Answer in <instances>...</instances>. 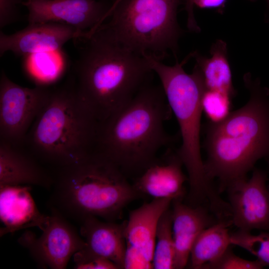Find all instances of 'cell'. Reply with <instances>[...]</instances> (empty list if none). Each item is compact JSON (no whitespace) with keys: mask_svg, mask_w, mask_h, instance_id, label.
<instances>
[{"mask_svg":"<svg viewBox=\"0 0 269 269\" xmlns=\"http://www.w3.org/2000/svg\"><path fill=\"white\" fill-rule=\"evenodd\" d=\"M31 190L29 185L0 186V237L31 227L43 231L47 226L49 216L38 210Z\"/></svg>","mask_w":269,"mask_h":269,"instance_id":"15","label":"cell"},{"mask_svg":"<svg viewBox=\"0 0 269 269\" xmlns=\"http://www.w3.org/2000/svg\"><path fill=\"white\" fill-rule=\"evenodd\" d=\"M25 70L38 86H51L63 75L66 64L60 50L37 53L24 56Z\"/></svg>","mask_w":269,"mask_h":269,"instance_id":"21","label":"cell"},{"mask_svg":"<svg viewBox=\"0 0 269 269\" xmlns=\"http://www.w3.org/2000/svg\"><path fill=\"white\" fill-rule=\"evenodd\" d=\"M54 174L27 149L0 139V186L34 185L51 189Z\"/></svg>","mask_w":269,"mask_h":269,"instance_id":"14","label":"cell"},{"mask_svg":"<svg viewBox=\"0 0 269 269\" xmlns=\"http://www.w3.org/2000/svg\"><path fill=\"white\" fill-rule=\"evenodd\" d=\"M227 1V0H184V3L187 14V27L188 30L196 33L201 31L194 16V5L200 8L222 9Z\"/></svg>","mask_w":269,"mask_h":269,"instance_id":"27","label":"cell"},{"mask_svg":"<svg viewBox=\"0 0 269 269\" xmlns=\"http://www.w3.org/2000/svg\"><path fill=\"white\" fill-rule=\"evenodd\" d=\"M243 80L249 93L247 103L223 120L209 121L204 127V169L211 181L218 180L219 193L247 177L259 160L269 164V89L250 73Z\"/></svg>","mask_w":269,"mask_h":269,"instance_id":"1","label":"cell"},{"mask_svg":"<svg viewBox=\"0 0 269 269\" xmlns=\"http://www.w3.org/2000/svg\"><path fill=\"white\" fill-rule=\"evenodd\" d=\"M124 269H152V265L135 249L127 245Z\"/></svg>","mask_w":269,"mask_h":269,"instance_id":"29","label":"cell"},{"mask_svg":"<svg viewBox=\"0 0 269 269\" xmlns=\"http://www.w3.org/2000/svg\"><path fill=\"white\" fill-rule=\"evenodd\" d=\"M210 52V57L202 55L197 51L192 52L195 65L202 74L206 89L220 91L234 97L236 93L232 82L226 42L217 39L212 44Z\"/></svg>","mask_w":269,"mask_h":269,"instance_id":"19","label":"cell"},{"mask_svg":"<svg viewBox=\"0 0 269 269\" xmlns=\"http://www.w3.org/2000/svg\"><path fill=\"white\" fill-rule=\"evenodd\" d=\"M120 0H115L114 3V5H115V4H116L118 2H119Z\"/></svg>","mask_w":269,"mask_h":269,"instance_id":"31","label":"cell"},{"mask_svg":"<svg viewBox=\"0 0 269 269\" xmlns=\"http://www.w3.org/2000/svg\"><path fill=\"white\" fill-rule=\"evenodd\" d=\"M172 202L168 198L153 199L132 211L125 223L127 245L135 249L151 263L158 222Z\"/></svg>","mask_w":269,"mask_h":269,"instance_id":"17","label":"cell"},{"mask_svg":"<svg viewBox=\"0 0 269 269\" xmlns=\"http://www.w3.org/2000/svg\"><path fill=\"white\" fill-rule=\"evenodd\" d=\"M267 3V7H268V12L267 13V14H266V22L269 23V0H265Z\"/></svg>","mask_w":269,"mask_h":269,"instance_id":"30","label":"cell"},{"mask_svg":"<svg viewBox=\"0 0 269 269\" xmlns=\"http://www.w3.org/2000/svg\"><path fill=\"white\" fill-rule=\"evenodd\" d=\"M172 201V234L174 243V269L184 268L189 261L191 247L201 232L216 223L204 207Z\"/></svg>","mask_w":269,"mask_h":269,"instance_id":"16","label":"cell"},{"mask_svg":"<svg viewBox=\"0 0 269 269\" xmlns=\"http://www.w3.org/2000/svg\"><path fill=\"white\" fill-rule=\"evenodd\" d=\"M144 57L159 78L179 127L182 142L176 150L188 174L189 201L192 205L204 201L216 205L221 197L206 175L201 153V100L206 89L201 71L196 65L190 74L183 68L192 58V53L180 62L176 60L172 66L164 64L151 55L145 54Z\"/></svg>","mask_w":269,"mask_h":269,"instance_id":"6","label":"cell"},{"mask_svg":"<svg viewBox=\"0 0 269 269\" xmlns=\"http://www.w3.org/2000/svg\"><path fill=\"white\" fill-rule=\"evenodd\" d=\"M74 268L77 269H116L117 266L110 261L102 257L88 247L77 252L73 256Z\"/></svg>","mask_w":269,"mask_h":269,"instance_id":"26","label":"cell"},{"mask_svg":"<svg viewBox=\"0 0 269 269\" xmlns=\"http://www.w3.org/2000/svg\"><path fill=\"white\" fill-rule=\"evenodd\" d=\"M53 174L50 209L80 223L89 217L114 221L141 195L118 166L97 152Z\"/></svg>","mask_w":269,"mask_h":269,"instance_id":"5","label":"cell"},{"mask_svg":"<svg viewBox=\"0 0 269 269\" xmlns=\"http://www.w3.org/2000/svg\"><path fill=\"white\" fill-rule=\"evenodd\" d=\"M78 38L82 42L69 76L101 122L128 103L153 71L143 56L99 29Z\"/></svg>","mask_w":269,"mask_h":269,"instance_id":"2","label":"cell"},{"mask_svg":"<svg viewBox=\"0 0 269 269\" xmlns=\"http://www.w3.org/2000/svg\"><path fill=\"white\" fill-rule=\"evenodd\" d=\"M250 178L232 183L226 189L231 209V220L238 230L269 231V189L268 175L254 168Z\"/></svg>","mask_w":269,"mask_h":269,"instance_id":"11","label":"cell"},{"mask_svg":"<svg viewBox=\"0 0 269 269\" xmlns=\"http://www.w3.org/2000/svg\"><path fill=\"white\" fill-rule=\"evenodd\" d=\"M174 147H167L160 158L156 157L140 172L133 185L140 195L172 201L183 199L184 184L188 178L182 170L183 163Z\"/></svg>","mask_w":269,"mask_h":269,"instance_id":"13","label":"cell"},{"mask_svg":"<svg viewBox=\"0 0 269 269\" xmlns=\"http://www.w3.org/2000/svg\"><path fill=\"white\" fill-rule=\"evenodd\" d=\"M99 126L69 76L62 84L53 86L22 146L43 165L55 170L96 151Z\"/></svg>","mask_w":269,"mask_h":269,"instance_id":"4","label":"cell"},{"mask_svg":"<svg viewBox=\"0 0 269 269\" xmlns=\"http://www.w3.org/2000/svg\"><path fill=\"white\" fill-rule=\"evenodd\" d=\"M268 187H269V186Z\"/></svg>","mask_w":269,"mask_h":269,"instance_id":"32","label":"cell"},{"mask_svg":"<svg viewBox=\"0 0 269 269\" xmlns=\"http://www.w3.org/2000/svg\"><path fill=\"white\" fill-rule=\"evenodd\" d=\"M232 98L226 93L205 89L201 104L203 112L209 121L216 123L224 119L231 112Z\"/></svg>","mask_w":269,"mask_h":269,"instance_id":"24","label":"cell"},{"mask_svg":"<svg viewBox=\"0 0 269 269\" xmlns=\"http://www.w3.org/2000/svg\"><path fill=\"white\" fill-rule=\"evenodd\" d=\"M172 114L163 89L146 83L125 106L100 122L96 152L125 174L140 173L175 137L165 130Z\"/></svg>","mask_w":269,"mask_h":269,"instance_id":"3","label":"cell"},{"mask_svg":"<svg viewBox=\"0 0 269 269\" xmlns=\"http://www.w3.org/2000/svg\"><path fill=\"white\" fill-rule=\"evenodd\" d=\"M80 233L87 247L97 255L124 269L127 248L125 223L103 222L95 217H89L81 223Z\"/></svg>","mask_w":269,"mask_h":269,"instance_id":"18","label":"cell"},{"mask_svg":"<svg viewBox=\"0 0 269 269\" xmlns=\"http://www.w3.org/2000/svg\"><path fill=\"white\" fill-rule=\"evenodd\" d=\"M266 266L259 260L249 261L236 255L230 247L216 261L205 265L203 269H260Z\"/></svg>","mask_w":269,"mask_h":269,"instance_id":"25","label":"cell"},{"mask_svg":"<svg viewBox=\"0 0 269 269\" xmlns=\"http://www.w3.org/2000/svg\"><path fill=\"white\" fill-rule=\"evenodd\" d=\"M18 0H0V27L1 28L17 20L16 4Z\"/></svg>","mask_w":269,"mask_h":269,"instance_id":"28","label":"cell"},{"mask_svg":"<svg viewBox=\"0 0 269 269\" xmlns=\"http://www.w3.org/2000/svg\"><path fill=\"white\" fill-rule=\"evenodd\" d=\"M231 220H220L203 230L191 247L189 255L191 269L203 267L218 260L232 245L229 227Z\"/></svg>","mask_w":269,"mask_h":269,"instance_id":"20","label":"cell"},{"mask_svg":"<svg viewBox=\"0 0 269 269\" xmlns=\"http://www.w3.org/2000/svg\"><path fill=\"white\" fill-rule=\"evenodd\" d=\"M53 86L27 88L11 81L3 70L0 78V139L22 146L36 117L46 103Z\"/></svg>","mask_w":269,"mask_h":269,"instance_id":"8","label":"cell"},{"mask_svg":"<svg viewBox=\"0 0 269 269\" xmlns=\"http://www.w3.org/2000/svg\"><path fill=\"white\" fill-rule=\"evenodd\" d=\"M184 1L120 0L111 8L108 21L97 29L142 56L150 54L162 60L170 51L177 60L178 42L184 31L177 14Z\"/></svg>","mask_w":269,"mask_h":269,"instance_id":"7","label":"cell"},{"mask_svg":"<svg viewBox=\"0 0 269 269\" xmlns=\"http://www.w3.org/2000/svg\"><path fill=\"white\" fill-rule=\"evenodd\" d=\"M83 32L69 25L57 22L29 23L11 34L0 32V55L11 51L17 56L61 50L69 40L85 36Z\"/></svg>","mask_w":269,"mask_h":269,"instance_id":"12","label":"cell"},{"mask_svg":"<svg viewBox=\"0 0 269 269\" xmlns=\"http://www.w3.org/2000/svg\"><path fill=\"white\" fill-rule=\"evenodd\" d=\"M51 210L48 224L39 237L27 231L18 242L27 249L39 267L63 269L73 255L87 245L65 216Z\"/></svg>","mask_w":269,"mask_h":269,"instance_id":"9","label":"cell"},{"mask_svg":"<svg viewBox=\"0 0 269 269\" xmlns=\"http://www.w3.org/2000/svg\"><path fill=\"white\" fill-rule=\"evenodd\" d=\"M230 235L231 245L245 249L266 266L269 265V231L253 234L238 230Z\"/></svg>","mask_w":269,"mask_h":269,"instance_id":"23","label":"cell"},{"mask_svg":"<svg viewBox=\"0 0 269 269\" xmlns=\"http://www.w3.org/2000/svg\"><path fill=\"white\" fill-rule=\"evenodd\" d=\"M115 0H25L29 23L57 22L83 32L103 23Z\"/></svg>","mask_w":269,"mask_h":269,"instance_id":"10","label":"cell"},{"mask_svg":"<svg viewBox=\"0 0 269 269\" xmlns=\"http://www.w3.org/2000/svg\"><path fill=\"white\" fill-rule=\"evenodd\" d=\"M172 225V210L168 209L162 215L157 225L152 269H174L175 250Z\"/></svg>","mask_w":269,"mask_h":269,"instance_id":"22","label":"cell"}]
</instances>
